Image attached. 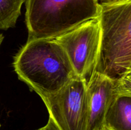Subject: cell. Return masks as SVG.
Listing matches in <instances>:
<instances>
[{
    "instance_id": "cell-1",
    "label": "cell",
    "mask_w": 131,
    "mask_h": 130,
    "mask_svg": "<svg viewBox=\"0 0 131 130\" xmlns=\"http://www.w3.org/2000/svg\"><path fill=\"white\" fill-rule=\"evenodd\" d=\"M13 66L18 78L40 97L57 93L78 77L54 38L27 41L14 56Z\"/></svg>"
},
{
    "instance_id": "cell-2",
    "label": "cell",
    "mask_w": 131,
    "mask_h": 130,
    "mask_svg": "<svg viewBox=\"0 0 131 130\" xmlns=\"http://www.w3.org/2000/svg\"><path fill=\"white\" fill-rule=\"evenodd\" d=\"M99 53L95 72L119 84L131 80V0L99 3Z\"/></svg>"
},
{
    "instance_id": "cell-3",
    "label": "cell",
    "mask_w": 131,
    "mask_h": 130,
    "mask_svg": "<svg viewBox=\"0 0 131 130\" xmlns=\"http://www.w3.org/2000/svg\"><path fill=\"white\" fill-rule=\"evenodd\" d=\"M28 40L53 39L98 17V0H26Z\"/></svg>"
},
{
    "instance_id": "cell-4",
    "label": "cell",
    "mask_w": 131,
    "mask_h": 130,
    "mask_svg": "<svg viewBox=\"0 0 131 130\" xmlns=\"http://www.w3.org/2000/svg\"><path fill=\"white\" fill-rule=\"evenodd\" d=\"M99 17L90 19L54 39L66 52L77 76L86 85L93 77L99 53Z\"/></svg>"
},
{
    "instance_id": "cell-5",
    "label": "cell",
    "mask_w": 131,
    "mask_h": 130,
    "mask_svg": "<svg viewBox=\"0 0 131 130\" xmlns=\"http://www.w3.org/2000/svg\"><path fill=\"white\" fill-rule=\"evenodd\" d=\"M86 89L85 82L78 76L57 93L40 97L60 130H86Z\"/></svg>"
},
{
    "instance_id": "cell-6",
    "label": "cell",
    "mask_w": 131,
    "mask_h": 130,
    "mask_svg": "<svg viewBox=\"0 0 131 130\" xmlns=\"http://www.w3.org/2000/svg\"><path fill=\"white\" fill-rule=\"evenodd\" d=\"M120 84L115 82L104 75L95 72L87 85L86 130H97L103 126L106 110Z\"/></svg>"
},
{
    "instance_id": "cell-7",
    "label": "cell",
    "mask_w": 131,
    "mask_h": 130,
    "mask_svg": "<svg viewBox=\"0 0 131 130\" xmlns=\"http://www.w3.org/2000/svg\"><path fill=\"white\" fill-rule=\"evenodd\" d=\"M107 130H131V80L120 83L103 121Z\"/></svg>"
},
{
    "instance_id": "cell-8",
    "label": "cell",
    "mask_w": 131,
    "mask_h": 130,
    "mask_svg": "<svg viewBox=\"0 0 131 130\" xmlns=\"http://www.w3.org/2000/svg\"><path fill=\"white\" fill-rule=\"evenodd\" d=\"M26 0H0V30L15 27Z\"/></svg>"
},
{
    "instance_id": "cell-9",
    "label": "cell",
    "mask_w": 131,
    "mask_h": 130,
    "mask_svg": "<svg viewBox=\"0 0 131 130\" xmlns=\"http://www.w3.org/2000/svg\"><path fill=\"white\" fill-rule=\"evenodd\" d=\"M36 130H60L59 127L56 126V124L54 123L52 119L51 118H49L48 122L46 124V126L43 127H40V128Z\"/></svg>"
},
{
    "instance_id": "cell-10",
    "label": "cell",
    "mask_w": 131,
    "mask_h": 130,
    "mask_svg": "<svg viewBox=\"0 0 131 130\" xmlns=\"http://www.w3.org/2000/svg\"><path fill=\"white\" fill-rule=\"evenodd\" d=\"M3 40H4V36L2 34L0 33V47H1V45L2 44L3 42Z\"/></svg>"
},
{
    "instance_id": "cell-11",
    "label": "cell",
    "mask_w": 131,
    "mask_h": 130,
    "mask_svg": "<svg viewBox=\"0 0 131 130\" xmlns=\"http://www.w3.org/2000/svg\"><path fill=\"white\" fill-rule=\"evenodd\" d=\"M97 130H107V129H106L104 127H103V126H102V127H101V128L98 129H97Z\"/></svg>"
},
{
    "instance_id": "cell-12",
    "label": "cell",
    "mask_w": 131,
    "mask_h": 130,
    "mask_svg": "<svg viewBox=\"0 0 131 130\" xmlns=\"http://www.w3.org/2000/svg\"><path fill=\"white\" fill-rule=\"evenodd\" d=\"M110 1H120V0H110Z\"/></svg>"
},
{
    "instance_id": "cell-13",
    "label": "cell",
    "mask_w": 131,
    "mask_h": 130,
    "mask_svg": "<svg viewBox=\"0 0 131 130\" xmlns=\"http://www.w3.org/2000/svg\"><path fill=\"white\" fill-rule=\"evenodd\" d=\"M0 127H1V124H0Z\"/></svg>"
}]
</instances>
